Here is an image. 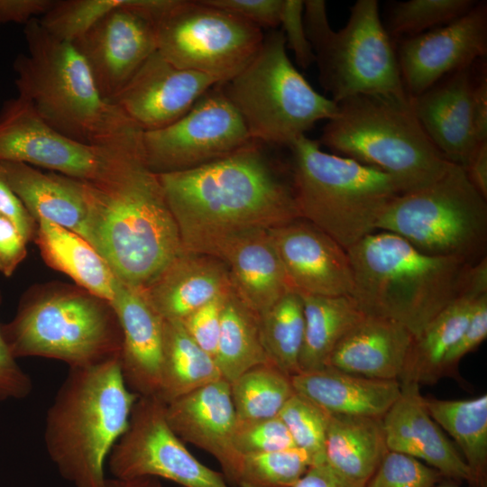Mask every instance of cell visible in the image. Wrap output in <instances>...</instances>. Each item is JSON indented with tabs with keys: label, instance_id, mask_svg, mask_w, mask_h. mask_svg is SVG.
I'll return each mask as SVG.
<instances>
[{
	"label": "cell",
	"instance_id": "d590c367",
	"mask_svg": "<svg viewBox=\"0 0 487 487\" xmlns=\"http://www.w3.org/2000/svg\"><path fill=\"white\" fill-rule=\"evenodd\" d=\"M260 334L272 364L289 376L300 372L305 317L300 295L290 291L259 317Z\"/></svg>",
	"mask_w": 487,
	"mask_h": 487
},
{
	"label": "cell",
	"instance_id": "83f0119b",
	"mask_svg": "<svg viewBox=\"0 0 487 487\" xmlns=\"http://www.w3.org/2000/svg\"><path fill=\"white\" fill-rule=\"evenodd\" d=\"M296 393L331 415L381 418L400 394V382L346 372L332 366L291 376Z\"/></svg>",
	"mask_w": 487,
	"mask_h": 487
},
{
	"label": "cell",
	"instance_id": "3957f363",
	"mask_svg": "<svg viewBox=\"0 0 487 487\" xmlns=\"http://www.w3.org/2000/svg\"><path fill=\"white\" fill-rule=\"evenodd\" d=\"M27 53L14 64L18 96L51 128L78 142L115 150L142 146V131L100 94L80 52L48 33L38 19L25 24Z\"/></svg>",
	"mask_w": 487,
	"mask_h": 487
},
{
	"label": "cell",
	"instance_id": "ba28073f",
	"mask_svg": "<svg viewBox=\"0 0 487 487\" xmlns=\"http://www.w3.org/2000/svg\"><path fill=\"white\" fill-rule=\"evenodd\" d=\"M14 358L55 359L70 368L119 358L122 332L109 302L81 288L55 287L24 296L1 326Z\"/></svg>",
	"mask_w": 487,
	"mask_h": 487
},
{
	"label": "cell",
	"instance_id": "484cf974",
	"mask_svg": "<svg viewBox=\"0 0 487 487\" xmlns=\"http://www.w3.org/2000/svg\"><path fill=\"white\" fill-rule=\"evenodd\" d=\"M413 337L394 320L364 314L338 342L327 366L366 378L399 381Z\"/></svg>",
	"mask_w": 487,
	"mask_h": 487
},
{
	"label": "cell",
	"instance_id": "11a10c76",
	"mask_svg": "<svg viewBox=\"0 0 487 487\" xmlns=\"http://www.w3.org/2000/svg\"><path fill=\"white\" fill-rule=\"evenodd\" d=\"M463 168L473 187L487 199V141L475 145Z\"/></svg>",
	"mask_w": 487,
	"mask_h": 487
},
{
	"label": "cell",
	"instance_id": "e0dca14e",
	"mask_svg": "<svg viewBox=\"0 0 487 487\" xmlns=\"http://www.w3.org/2000/svg\"><path fill=\"white\" fill-rule=\"evenodd\" d=\"M397 59L410 97L420 95L445 76L469 68L487 53V5H476L461 17L424 33L405 38Z\"/></svg>",
	"mask_w": 487,
	"mask_h": 487
},
{
	"label": "cell",
	"instance_id": "30bf717a",
	"mask_svg": "<svg viewBox=\"0 0 487 487\" xmlns=\"http://www.w3.org/2000/svg\"><path fill=\"white\" fill-rule=\"evenodd\" d=\"M221 86L251 139L263 143L289 147L318 121L333 118L338 108L294 67L281 30L264 36L251 63Z\"/></svg>",
	"mask_w": 487,
	"mask_h": 487
},
{
	"label": "cell",
	"instance_id": "9a60e30c",
	"mask_svg": "<svg viewBox=\"0 0 487 487\" xmlns=\"http://www.w3.org/2000/svg\"><path fill=\"white\" fill-rule=\"evenodd\" d=\"M251 140L242 116L217 84L178 121L142 132V148L148 168L160 174L207 164Z\"/></svg>",
	"mask_w": 487,
	"mask_h": 487
},
{
	"label": "cell",
	"instance_id": "603a6c76",
	"mask_svg": "<svg viewBox=\"0 0 487 487\" xmlns=\"http://www.w3.org/2000/svg\"><path fill=\"white\" fill-rule=\"evenodd\" d=\"M473 84L469 67L411 97L415 115L427 137L449 162L462 167L478 143L472 122Z\"/></svg>",
	"mask_w": 487,
	"mask_h": 487
},
{
	"label": "cell",
	"instance_id": "6da1fadb",
	"mask_svg": "<svg viewBox=\"0 0 487 487\" xmlns=\"http://www.w3.org/2000/svg\"><path fill=\"white\" fill-rule=\"evenodd\" d=\"M251 140L229 155L184 170L157 174L187 253L213 256L243 233L299 218L291 184Z\"/></svg>",
	"mask_w": 487,
	"mask_h": 487
},
{
	"label": "cell",
	"instance_id": "d4e9b609",
	"mask_svg": "<svg viewBox=\"0 0 487 487\" xmlns=\"http://www.w3.org/2000/svg\"><path fill=\"white\" fill-rule=\"evenodd\" d=\"M487 293V258L471 268L462 293L413 337L400 383L433 384L442 375L443 362L464 331L474 305Z\"/></svg>",
	"mask_w": 487,
	"mask_h": 487
},
{
	"label": "cell",
	"instance_id": "8fae6325",
	"mask_svg": "<svg viewBox=\"0 0 487 487\" xmlns=\"http://www.w3.org/2000/svg\"><path fill=\"white\" fill-rule=\"evenodd\" d=\"M486 200L464 168L451 162L433 182L396 196L376 230L395 234L427 254L473 265L486 257Z\"/></svg>",
	"mask_w": 487,
	"mask_h": 487
},
{
	"label": "cell",
	"instance_id": "d6a6232c",
	"mask_svg": "<svg viewBox=\"0 0 487 487\" xmlns=\"http://www.w3.org/2000/svg\"><path fill=\"white\" fill-rule=\"evenodd\" d=\"M299 294L305 317L299 369L300 372L321 369L327 366L338 342L364 313L356 299L350 296Z\"/></svg>",
	"mask_w": 487,
	"mask_h": 487
},
{
	"label": "cell",
	"instance_id": "44dd1931",
	"mask_svg": "<svg viewBox=\"0 0 487 487\" xmlns=\"http://www.w3.org/2000/svg\"><path fill=\"white\" fill-rule=\"evenodd\" d=\"M122 332V375L139 397L158 396L163 349L164 319L142 289L117 280L110 301Z\"/></svg>",
	"mask_w": 487,
	"mask_h": 487
},
{
	"label": "cell",
	"instance_id": "4dcf8cb0",
	"mask_svg": "<svg viewBox=\"0 0 487 487\" xmlns=\"http://www.w3.org/2000/svg\"><path fill=\"white\" fill-rule=\"evenodd\" d=\"M387 451L381 418L328 414L326 463L343 476L365 486Z\"/></svg>",
	"mask_w": 487,
	"mask_h": 487
},
{
	"label": "cell",
	"instance_id": "7bdbcfd3",
	"mask_svg": "<svg viewBox=\"0 0 487 487\" xmlns=\"http://www.w3.org/2000/svg\"><path fill=\"white\" fill-rule=\"evenodd\" d=\"M234 444L241 455L263 454L296 447L280 418L237 421Z\"/></svg>",
	"mask_w": 487,
	"mask_h": 487
},
{
	"label": "cell",
	"instance_id": "60d3db41",
	"mask_svg": "<svg viewBox=\"0 0 487 487\" xmlns=\"http://www.w3.org/2000/svg\"><path fill=\"white\" fill-rule=\"evenodd\" d=\"M279 417L286 425L296 447L305 451L312 465L326 463V435L328 413L295 393Z\"/></svg>",
	"mask_w": 487,
	"mask_h": 487
},
{
	"label": "cell",
	"instance_id": "4fadbf2b",
	"mask_svg": "<svg viewBox=\"0 0 487 487\" xmlns=\"http://www.w3.org/2000/svg\"><path fill=\"white\" fill-rule=\"evenodd\" d=\"M142 152V146L115 150L73 141L49 126L20 96L7 100L0 111V162L25 163L97 183Z\"/></svg>",
	"mask_w": 487,
	"mask_h": 487
},
{
	"label": "cell",
	"instance_id": "ab89813d",
	"mask_svg": "<svg viewBox=\"0 0 487 487\" xmlns=\"http://www.w3.org/2000/svg\"><path fill=\"white\" fill-rule=\"evenodd\" d=\"M122 0H55L38 18L41 26L54 38L74 43Z\"/></svg>",
	"mask_w": 487,
	"mask_h": 487
},
{
	"label": "cell",
	"instance_id": "f5cc1de1",
	"mask_svg": "<svg viewBox=\"0 0 487 487\" xmlns=\"http://www.w3.org/2000/svg\"><path fill=\"white\" fill-rule=\"evenodd\" d=\"M472 122L476 142L487 141V74L486 67L473 80L471 99Z\"/></svg>",
	"mask_w": 487,
	"mask_h": 487
},
{
	"label": "cell",
	"instance_id": "681fc988",
	"mask_svg": "<svg viewBox=\"0 0 487 487\" xmlns=\"http://www.w3.org/2000/svg\"><path fill=\"white\" fill-rule=\"evenodd\" d=\"M28 242L15 225L0 215V272L6 277L13 275L27 255Z\"/></svg>",
	"mask_w": 487,
	"mask_h": 487
},
{
	"label": "cell",
	"instance_id": "e575fe53",
	"mask_svg": "<svg viewBox=\"0 0 487 487\" xmlns=\"http://www.w3.org/2000/svg\"><path fill=\"white\" fill-rule=\"evenodd\" d=\"M214 360L221 378L229 383L255 366L271 363L262 342L259 317L233 289L225 299Z\"/></svg>",
	"mask_w": 487,
	"mask_h": 487
},
{
	"label": "cell",
	"instance_id": "ee69618b",
	"mask_svg": "<svg viewBox=\"0 0 487 487\" xmlns=\"http://www.w3.org/2000/svg\"><path fill=\"white\" fill-rule=\"evenodd\" d=\"M227 294L214 299L180 320L190 337L213 358L216 350L223 307Z\"/></svg>",
	"mask_w": 487,
	"mask_h": 487
},
{
	"label": "cell",
	"instance_id": "c3c4849f",
	"mask_svg": "<svg viewBox=\"0 0 487 487\" xmlns=\"http://www.w3.org/2000/svg\"><path fill=\"white\" fill-rule=\"evenodd\" d=\"M32 390V381L11 354L0 326V400L23 399Z\"/></svg>",
	"mask_w": 487,
	"mask_h": 487
},
{
	"label": "cell",
	"instance_id": "7a4b0ae2",
	"mask_svg": "<svg viewBox=\"0 0 487 487\" xmlns=\"http://www.w3.org/2000/svg\"><path fill=\"white\" fill-rule=\"evenodd\" d=\"M83 182L87 241L118 280L144 289L185 252L157 174L142 153L106 181Z\"/></svg>",
	"mask_w": 487,
	"mask_h": 487
},
{
	"label": "cell",
	"instance_id": "6f0895ef",
	"mask_svg": "<svg viewBox=\"0 0 487 487\" xmlns=\"http://www.w3.org/2000/svg\"><path fill=\"white\" fill-rule=\"evenodd\" d=\"M437 487H459V486L455 484V482L450 480L449 482H445L439 484Z\"/></svg>",
	"mask_w": 487,
	"mask_h": 487
},
{
	"label": "cell",
	"instance_id": "cb8c5ba5",
	"mask_svg": "<svg viewBox=\"0 0 487 487\" xmlns=\"http://www.w3.org/2000/svg\"><path fill=\"white\" fill-rule=\"evenodd\" d=\"M213 257L226 265L234 293L258 317L283 296L295 291L268 230L232 237Z\"/></svg>",
	"mask_w": 487,
	"mask_h": 487
},
{
	"label": "cell",
	"instance_id": "ac0fdd59",
	"mask_svg": "<svg viewBox=\"0 0 487 487\" xmlns=\"http://www.w3.org/2000/svg\"><path fill=\"white\" fill-rule=\"evenodd\" d=\"M217 84L209 76L174 66L156 51L110 103L142 132L154 131L178 121Z\"/></svg>",
	"mask_w": 487,
	"mask_h": 487
},
{
	"label": "cell",
	"instance_id": "277c9868",
	"mask_svg": "<svg viewBox=\"0 0 487 487\" xmlns=\"http://www.w3.org/2000/svg\"><path fill=\"white\" fill-rule=\"evenodd\" d=\"M139 396L126 385L119 358L70 368L47 410L44 444L74 487H103L109 454L128 427Z\"/></svg>",
	"mask_w": 487,
	"mask_h": 487
},
{
	"label": "cell",
	"instance_id": "9f6ffc18",
	"mask_svg": "<svg viewBox=\"0 0 487 487\" xmlns=\"http://www.w3.org/2000/svg\"><path fill=\"white\" fill-rule=\"evenodd\" d=\"M103 487H163L160 479L138 477L131 479L106 478Z\"/></svg>",
	"mask_w": 487,
	"mask_h": 487
},
{
	"label": "cell",
	"instance_id": "db71d44e",
	"mask_svg": "<svg viewBox=\"0 0 487 487\" xmlns=\"http://www.w3.org/2000/svg\"><path fill=\"white\" fill-rule=\"evenodd\" d=\"M294 487H365L331 468L326 463L312 465Z\"/></svg>",
	"mask_w": 487,
	"mask_h": 487
},
{
	"label": "cell",
	"instance_id": "f1b7e54d",
	"mask_svg": "<svg viewBox=\"0 0 487 487\" xmlns=\"http://www.w3.org/2000/svg\"><path fill=\"white\" fill-rule=\"evenodd\" d=\"M6 180L37 222L69 229L87 240V201L83 180L21 163L1 161Z\"/></svg>",
	"mask_w": 487,
	"mask_h": 487
},
{
	"label": "cell",
	"instance_id": "5bb4252c",
	"mask_svg": "<svg viewBox=\"0 0 487 487\" xmlns=\"http://www.w3.org/2000/svg\"><path fill=\"white\" fill-rule=\"evenodd\" d=\"M106 464L114 478L154 477L179 487H229L223 473L188 450L168 423L166 403L157 396L138 398Z\"/></svg>",
	"mask_w": 487,
	"mask_h": 487
},
{
	"label": "cell",
	"instance_id": "816d5d0a",
	"mask_svg": "<svg viewBox=\"0 0 487 487\" xmlns=\"http://www.w3.org/2000/svg\"><path fill=\"white\" fill-rule=\"evenodd\" d=\"M55 0H0V23H27L47 13Z\"/></svg>",
	"mask_w": 487,
	"mask_h": 487
},
{
	"label": "cell",
	"instance_id": "5b68a950",
	"mask_svg": "<svg viewBox=\"0 0 487 487\" xmlns=\"http://www.w3.org/2000/svg\"><path fill=\"white\" fill-rule=\"evenodd\" d=\"M353 298L364 314L404 326L415 337L467 283L472 264L420 252L386 231L372 233L347 250Z\"/></svg>",
	"mask_w": 487,
	"mask_h": 487
},
{
	"label": "cell",
	"instance_id": "f546056e",
	"mask_svg": "<svg viewBox=\"0 0 487 487\" xmlns=\"http://www.w3.org/2000/svg\"><path fill=\"white\" fill-rule=\"evenodd\" d=\"M34 242L49 266L68 275L79 288L110 303L117 279L89 242L43 219L37 221Z\"/></svg>",
	"mask_w": 487,
	"mask_h": 487
},
{
	"label": "cell",
	"instance_id": "bcb514c9",
	"mask_svg": "<svg viewBox=\"0 0 487 487\" xmlns=\"http://www.w3.org/2000/svg\"><path fill=\"white\" fill-rule=\"evenodd\" d=\"M487 337V293L477 299L469 322L462 335L446 354L442 375L455 374L459 362L473 351Z\"/></svg>",
	"mask_w": 487,
	"mask_h": 487
},
{
	"label": "cell",
	"instance_id": "2e32d148",
	"mask_svg": "<svg viewBox=\"0 0 487 487\" xmlns=\"http://www.w3.org/2000/svg\"><path fill=\"white\" fill-rule=\"evenodd\" d=\"M168 0H122L72 43L110 102L157 51L158 14Z\"/></svg>",
	"mask_w": 487,
	"mask_h": 487
},
{
	"label": "cell",
	"instance_id": "52a82bcc",
	"mask_svg": "<svg viewBox=\"0 0 487 487\" xmlns=\"http://www.w3.org/2000/svg\"><path fill=\"white\" fill-rule=\"evenodd\" d=\"M289 148L299 218L324 231L346 250L373 233L386 206L403 193L391 175L323 152L318 141L306 135Z\"/></svg>",
	"mask_w": 487,
	"mask_h": 487
},
{
	"label": "cell",
	"instance_id": "f907efd6",
	"mask_svg": "<svg viewBox=\"0 0 487 487\" xmlns=\"http://www.w3.org/2000/svg\"><path fill=\"white\" fill-rule=\"evenodd\" d=\"M0 215L12 221L27 242L34 241L37 222L8 184L0 165Z\"/></svg>",
	"mask_w": 487,
	"mask_h": 487
},
{
	"label": "cell",
	"instance_id": "836d02e7",
	"mask_svg": "<svg viewBox=\"0 0 487 487\" xmlns=\"http://www.w3.org/2000/svg\"><path fill=\"white\" fill-rule=\"evenodd\" d=\"M221 379L214 358L179 320H164L159 397L166 404Z\"/></svg>",
	"mask_w": 487,
	"mask_h": 487
},
{
	"label": "cell",
	"instance_id": "4316f807",
	"mask_svg": "<svg viewBox=\"0 0 487 487\" xmlns=\"http://www.w3.org/2000/svg\"><path fill=\"white\" fill-rule=\"evenodd\" d=\"M232 290L226 265L213 256L184 252L142 291L164 320H182Z\"/></svg>",
	"mask_w": 487,
	"mask_h": 487
},
{
	"label": "cell",
	"instance_id": "d6986e66",
	"mask_svg": "<svg viewBox=\"0 0 487 487\" xmlns=\"http://www.w3.org/2000/svg\"><path fill=\"white\" fill-rule=\"evenodd\" d=\"M293 289L315 296H354L346 249L301 218L268 230Z\"/></svg>",
	"mask_w": 487,
	"mask_h": 487
},
{
	"label": "cell",
	"instance_id": "9c48e42d",
	"mask_svg": "<svg viewBox=\"0 0 487 487\" xmlns=\"http://www.w3.org/2000/svg\"><path fill=\"white\" fill-rule=\"evenodd\" d=\"M304 23L320 84L335 103L359 95L410 98L377 0L356 1L339 31L329 24L325 1H304Z\"/></svg>",
	"mask_w": 487,
	"mask_h": 487
},
{
	"label": "cell",
	"instance_id": "b9f144b4",
	"mask_svg": "<svg viewBox=\"0 0 487 487\" xmlns=\"http://www.w3.org/2000/svg\"><path fill=\"white\" fill-rule=\"evenodd\" d=\"M442 475L408 455L388 450L365 487H434Z\"/></svg>",
	"mask_w": 487,
	"mask_h": 487
},
{
	"label": "cell",
	"instance_id": "1f68e13d",
	"mask_svg": "<svg viewBox=\"0 0 487 487\" xmlns=\"http://www.w3.org/2000/svg\"><path fill=\"white\" fill-rule=\"evenodd\" d=\"M431 418L455 441L473 487H487V395L464 400L424 397Z\"/></svg>",
	"mask_w": 487,
	"mask_h": 487
},
{
	"label": "cell",
	"instance_id": "7dc6e473",
	"mask_svg": "<svg viewBox=\"0 0 487 487\" xmlns=\"http://www.w3.org/2000/svg\"><path fill=\"white\" fill-rule=\"evenodd\" d=\"M259 27L280 25L283 0H204Z\"/></svg>",
	"mask_w": 487,
	"mask_h": 487
},
{
	"label": "cell",
	"instance_id": "f35d334b",
	"mask_svg": "<svg viewBox=\"0 0 487 487\" xmlns=\"http://www.w3.org/2000/svg\"><path fill=\"white\" fill-rule=\"evenodd\" d=\"M474 0H409L395 3L385 29L392 37H413L461 17L475 5Z\"/></svg>",
	"mask_w": 487,
	"mask_h": 487
},
{
	"label": "cell",
	"instance_id": "8d00e7d4",
	"mask_svg": "<svg viewBox=\"0 0 487 487\" xmlns=\"http://www.w3.org/2000/svg\"><path fill=\"white\" fill-rule=\"evenodd\" d=\"M237 421L278 417L296 393L291 377L272 363L255 366L230 383Z\"/></svg>",
	"mask_w": 487,
	"mask_h": 487
},
{
	"label": "cell",
	"instance_id": "f6af8a7d",
	"mask_svg": "<svg viewBox=\"0 0 487 487\" xmlns=\"http://www.w3.org/2000/svg\"><path fill=\"white\" fill-rule=\"evenodd\" d=\"M280 25L286 48L289 49L297 63L308 69L315 62V55L304 23V1L283 0Z\"/></svg>",
	"mask_w": 487,
	"mask_h": 487
},
{
	"label": "cell",
	"instance_id": "74e56055",
	"mask_svg": "<svg viewBox=\"0 0 487 487\" xmlns=\"http://www.w3.org/2000/svg\"><path fill=\"white\" fill-rule=\"evenodd\" d=\"M312 466L300 448L242 455L232 483L237 487H294Z\"/></svg>",
	"mask_w": 487,
	"mask_h": 487
},
{
	"label": "cell",
	"instance_id": "ffe728a7",
	"mask_svg": "<svg viewBox=\"0 0 487 487\" xmlns=\"http://www.w3.org/2000/svg\"><path fill=\"white\" fill-rule=\"evenodd\" d=\"M166 418L183 442L216 458L232 482L242 455L234 444L237 419L229 382L221 378L166 404Z\"/></svg>",
	"mask_w": 487,
	"mask_h": 487
},
{
	"label": "cell",
	"instance_id": "7402d4cb",
	"mask_svg": "<svg viewBox=\"0 0 487 487\" xmlns=\"http://www.w3.org/2000/svg\"><path fill=\"white\" fill-rule=\"evenodd\" d=\"M388 450L412 456L454 482H471L468 466L431 418L415 383H400V394L381 418Z\"/></svg>",
	"mask_w": 487,
	"mask_h": 487
},
{
	"label": "cell",
	"instance_id": "7c38bea8",
	"mask_svg": "<svg viewBox=\"0 0 487 487\" xmlns=\"http://www.w3.org/2000/svg\"><path fill=\"white\" fill-rule=\"evenodd\" d=\"M157 51L174 66L225 83L262 44V28L204 0H168L156 18Z\"/></svg>",
	"mask_w": 487,
	"mask_h": 487
},
{
	"label": "cell",
	"instance_id": "8992f818",
	"mask_svg": "<svg viewBox=\"0 0 487 487\" xmlns=\"http://www.w3.org/2000/svg\"><path fill=\"white\" fill-rule=\"evenodd\" d=\"M337 105L318 142L391 175L403 192L433 182L451 163L424 132L411 97L359 95Z\"/></svg>",
	"mask_w": 487,
	"mask_h": 487
}]
</instances>
